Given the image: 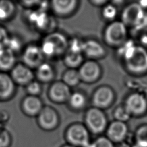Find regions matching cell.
<instances>
[{
    "label": "cell",
    "mask_w": 147,
    "mask_h": 147,
    "mask_svg": "<svg viewBox=\"0 0 147 147\" xmlns=\"http://www.w3.org/2000/svg\"><path fill=\"white\" fill-rule=\"evenodd\" d=\"M78 72L80 77L81 82L87 84H92L100 79L102 75V69L99 63L93 60L84 61L80 67Z\"/></svg>",
    "instance_id": "8"
},
{
    "label": "cell",
    "mask_w": 147,
    "mask_h": 147,
    "mask_svg": "<svg viewBox=\"0 0 147 147\" xmlns=\"http://www.w3.org/2000/svg\"><path fill=\"white\" fill-rule=\"evenodd\" d=\"M127 28L121 21L114 20L109 22L103 33L105 43L111 47H121L127 40Z\"/></svg>",
    "instance_id": "3"
},
{
    "label": "cell",
    "mask_w": 147,
    "mask_h": 147,
    "mask_svg": "<svg viewBox=\"0 0 147 147\" xmlns=\"http://www.w3.org/2000/svg\"><path fill=\"white\" fill-rule=\"evenodd\" d=\"M37 122L42 130L52 131L59 126L60 117L56 109L50 106L45 105L37 116Z\"/></svg>",
    "instance_id": "7"
},
{
    "label": "cell",
    "mask_w": 147,
    "mask_h": 147,
    "mask_svg": "<svg viewBox=\"0 0 147 147\" xmlns=\"http://www.w3.org/2000/svg\"><path fill=\"white\" fill-rule=\"evenodd\" d=\"M83 44L84 41L82 39L78 37H74L69 40L67 51L75 53H83Z\"/></svg>",
    "instance_id": "30"
},
{
    "label": "cell",
    "mask_w": 147,
    "mask_h": 147,
    "mask_svg": "<svg viewBox=\"0 0 147 147\" xmlns=\"http://www.w3.org/2000/svg\"><path fill=\"white\" fill-rule=\"evenodd\" d=\"M84 124L90 133L96 135L105 132L109 125L107 116L103 110L93 106L86 111Z\"/></svg>",
    "instance_id": "4"
},
{
    "label": "cell",
    "mask_w": 147,
    "mask_h": 147,
    "mask_svg": "<svg viewBox=\"0 0 147 147\" xmlns=\"http://www.w3.org/2000/svg\"><path fill=\"white\" fill-rule=\"evenodd\" d=\"M12 137L10 132L3 127H0V147H10Z\"/></svg>",
    "instance_id": "32"
},
{
    "label": "cell",
    "mask_w": 147,
    "mask_h": 147,
    "mask_svg": "<svg viewBox=\"0 0 147 147\" xmlns=\"http://www.w3.org/2000/svg\"><path fill=\"white\" fill-rule=\"evenodd\" d=\"M22 46V43L20 40L16 36H10L9 37L6 47L12 51L14 53H16L17 52L20 51L21 47Z\"/></svg>",
    "instance_id": "33"
},
{
    "label": "cell",
    "mask_w": 147,
    "mask_h": 147,
    "mask_svg": "<svg viewBox=\"0 0 147 147\" xmlns=\"http://www.w3.org/2000/svg\"><path fill=\"white\" fill-rule=\"evenodd\" d=\"M138 4L143 9H147V1H142L138 2Z\"/></svg>",
    "instance_id": "37"
},
{
    "label": "cell",
    "mask_w": 147,
    "mask_h": 147,
    "mask_svg": "<svg viewBox=\"0 0 147 147\" xmlns=\"http://www.w3.org/2000/svg\"><path fill=\"white\" fill-rule=\"evenodd\" d=\"M67 144L75 147H89L90 133L84 123L75 122L69 125L64 133Z\"/></svg>",
    "instance_id": "5"
},
{
    "label": "cell",
    "mask_w": 147,
    "mask_h": 147,
    "mask_svg": "<svg viewBox=\"0 0 147 147\" xmlns=\"http://www.w3.org/2000/svg\"><path fill=\"white\" fill-rule=\"evenodd\" d=\"M25 90L28 95L39 96L42 92L41 83L34 79L25 86Z\"/></svg>",
    "instance_id": "29"
},
{
    "label": "cell",
    "mask_w": 147,
    "mask_h": 147,
    "mask_svg": "<svg viewBox=\"0 0 147 147\" xmlns=\"http://www.w3.org/2000/svg\"><path fill=\"white\" fill-rule=\"evenodd\" d=\"M16 84L10 74L0 72V100L6 101L15 94Z\"/></svg>",
    "instance_id": "18"
},
{
    "label": "cell",
    "mask_w": 147,
    "mask_h": 147,
    "mask_svg": "<svg viewBox=\"0 0 147 147\" xmlns=\"http://www.w3.org/2000/svg\"><path fill=\"white\" fill-rule=\"evenodd\" d=\"M71 88L61 80L51 83L48 90V97L52 102L56 104L67 103L71 94Z\"/></svg>",
    "instance_id": "10"
},
{
    "label": "cell",
    "mask_w": 147,
    "mask_h": 147,
    "mask_svg": "<svg viewBox=\"0 0 147 147\" xmlns=\"http://www.w3.org/2000/svg\"><path fill=\"white\" fill-rule=\"evenodd\" d=\"M16 64L15 53L6 47L0 49V72L10 71Z\"/></svg>",
    "instance_id": "20"
},
{
    "label": "cell",
    "mask_w": 147,
    "mask_h": 147,
    "mask_svg": "<svg viewBox=\"0 0 147 147\" xmlns=\"http://www.w3.org/2000/svg\"><path fill=\"white\" fill-rule=\"evenodd\" d=\"M9 37V36L6 29L4 26L0 25V49L6 47V42Z\"/></svg>",
    "instance_id": "34"
},
{
    "label": "cell",
    "mask_w": 147,
    "mask_h": 147,
    "mask_svg": "<svg viewBox=\"0 0 147 147\" xmlns=\"http://www.w3.org/2000/svg\"><path fill=\"white\" fill-rule=\"evenodd\" d=\"M124 106L131 115L140 116L147 111V99L141 94L132 93L126 99Z\"/></svg>",
    "instance_id": "11"
},
{
    "label": "cell",
    "mask_w": 147,
    "mask_h": 147,
    "mask_svg": "<svg viewBox=\"0 0 147 147\" xmlns=\"http://www.w3.org/2000/svg\"><path fill=\"white\" fill-rule=\"evenodd\" d=\"M107 51L103 45L95 39L84 41L83 55L88 60H96L103 58Z\"/></svg>",
    "instance_id": "15"
},
{
    "label": "cell",
    "mask_w": 147,
    "mask_h": 147,
    "mask_svg": "<svg viewBox=\"0 0 147 147\" xmlns=\"http://www.w3.org/2000/svg\"><path fill=\"white\" fill-rule=\"evenodd\" d=\"M89 2L93 6L96 7H100L103 6L106 3H108V1L106 0H91Z\"/></svg>",
    "instance_id": "36"
},
{
    "label": "cell",
    "mask_w": 147,
    "mask_h": 147,
    "mask_svg": "<svg viewBox=\"0 0 147 147\" xmlns=\"http://www.w3.org/2000/svg\"><path fill=\"white\" fill-rule=\"evenodd\" d=\"M118 48L125 66L129 72L141 75L147 72V50L144 47L135 45L126 40Z\"/></svg>",
    "instance_id": "1"
},
{
    "label": "cell",
    "mask_w": 147,
    "mask_h": 147,
    "mask_svg": "<svg viewBox=\"0 0 147 147\" xmlns=\"http://www.w3.org/2000/svg\"><path fill=\"white\" fill-rule=\"evenodd\" d=\"M41 1H20V3L24 7L30 9L33 7H38Z\"/></svg>",
    "instance_id": "35"
},
{
    "label": "cell",
    "mask_w": 147,
    "mask_h": 147,
    "mask_svg": "<svg viewBox=\"0 0 147 147\" xmlns=\"http://www.w3.org/2000/svg\"><path fill=\"white\" fill-rule=\"evenodd\" d=\"M10 75L16 85L25 87L35 78L32 69L22 63H17L10 71Z\"/></svg>",
    "instance_id": "12"
},
{
    "label": "cell",
    "mask_w": 147,
    "mask_h": 147,
    "mask_svg": "<svg viewBox=\"0 0 147 147\" xmlns=\"http://www.w3.org/2000/svg\"><path fill=\"white\" fill-rule=\"evenodd\" d=\"M61 81L70 88L77 86L81 82L78 70L68 68L63 74Z\"/></svg>",
    "instance_id": "25"
},
{
    "label": "cell",
    "mask_w": 147,
    "mask_h": 147,
    "mask_svg": "<svg viewBox=\"0 0 147 147\" xmlns=\"http://www.w3.org/2000/svg\"><path fill=\"white\" fill-rule=\"evenodd\" d=\"M134 142L137 147H147V125L137 128L134 134Z\"/></svg>",
    "instance_id": "26"
},
{
    "label": "cell",
    "mask_w": 147,
    "mask_h": 147,
    "mask_svg": "<svg viewBox=\"0 0 147 147\" xmlns=\"http://www.w3.org/2000/svg\"><path fill=\"white\" fill-rule=\"evenodd\" d=\"M34 75L37 80L41 83H48L53 82L55 77V71L51 64L44 61L36 69Z\"/></svg>",
    "instance_id": "21"
},
{
    "label": "cell",
    "mask_w": 147,
    "mask_h": 147,
    "mask_svg": "<svg viewBox=\"0 0 147 147\" xmlns=\"http://www.w3.org/2000/svg\"><path fill=\"white\" fill-rule=\"evenodd\" d=\"M127 27L141 30L147 28V13L138 3H133L123 10L121 20Z\"/></svg>",
    "instance_id": "2"
},
{
    "label": "cell",
    "mask_w": 147,
    "mask_h": 147,
    "mask_svg": "<svg viewBox=\"0 0 147 147\" xmlns=\"http://www.w3.org/2000/svg\"><path fill=\"white\" fill-rule=\"evenodd\" d=\"M27 19L30 24L38 30H48V33H49L48 29L53 22L51 21V18L46 11L38 9L30 11L28 15Z\"/></svg>",
    "instance_id": "17"
},
{
    "label": "cell",
    "mask_w": 147,
    "mask_h": 147,
    "mask_svg": "<svg viewBox=\"0 0 147 147\" xmlns=\"http://www.w3.org/2000/svg\"><path fill=\"white\" fill-rule=\"evenodd\" d=\"M79 3L77 0H53L50 2V8L56 16L65 18L76 11Z\"/></svg>",
    "instance_id": "13"
},
{
    "label": "cell",
    "mask_w": 147,
    "mask_h": 147,
    "mask_svg": "<svg viewBox=\"0 0 147 147\" xmlns=\"http://www.w3.org/2000/svg\"><path fill=\"white\" fill-rule=\"evenodd\" d=\"M39 96L27 95L21 101V108L24 114L30 117H37L44 107Z\"/></svg>",
    "instance_id": "16"
},
{
    "label": "cell",
    "mask_w": 147,
    "mask_h": 147,
    "mask_svg": "<svg viewBox=\"0 0 147 147\" xmlns=\"http://www.w3.org/2000/svg\"><path fill=\"white\" fill-rule=\"evenodd\" d=\"M63 62L68 68L77 69L84 62V55L83 53H75L67 51L63 55Z\"/></svg>",
    "instance_id": "23"
},
{
    "label": "cell",
    "mask_w": 147,
    "mask_h": 147,
    "mask_svg": "<svg viewBox=\"0 0 147 147\" xmlns=\"http://www.w3.org/2000/svg\"><path fill=\"white\" fill-rule=\"evenodd\" d=\"M44 38L49 40L53 43L56 51L57 56L64 55L67 52L69 40L63 33L53 31L48 33Z\"/></svg>",
    "instance_id": "19"
},
{
    "label": "cell",
    "mask_w": 147,
    "mask_h": 147,
    "mask_svg": "<svg viewBox=\"0 0 147 147\" xmlns=\"http://www.w3.org/2000/svg\"><path fill=\"white\" fill-rule=\"evenodd\" d=\"M16 6L9 0L0 1V21H6L11 20L16 14Z\"/></svg>",
    "instance_id": "24"
},
{
    "label": "cell",
    "mask_w": 147,
    "mask_h": 147,
    "mask_svg": "<svg viewBox=\"0 0 147 147\" xmlns=\"http://www.w3.org/2000/svg\"><path fill=\"white\" fill-rule=\"evenodd\" d=\"M61 147H75V146H72V145H71L70 144H66L63 145Z\"/></svg>",
    "instance_id": "38"
},
{
    "label": "cell",
    "mask_w": 147,
    "mask_h": 147,
    "mask_svg": "<svg viewBox=\"0 0 147 147\" xmlns=\"http://www.w3.org/2000/svg\"><path fill=\"white\" fill-rule=\"evenodd\" d=\"M45 57L40 45L29 44L24 49L22 53V63L31 69H36L44 62Z\"/></svg>",
    "instance_id": "9"
},
{
    "label": "cell",
    "mask_w": 147,
    "mask_h": 147,
    "mask_svg": "<svg viewBox=\"0 0 147 147\" xmlns=\"http://www.w3.org/2000/svg\"><path fill=\"white\" fill-rule=\"evenodd\" d=\"M89 147H115V145L106 136H100L91 142Z\"/></svg>",
    "instance_id": "31"
},
{
    "label": "cell",
    "mask_w": 147,
    "mask_h": 147,
    "mask_svg": "<svg viewBox=\"0 0 147 147\" xmlns=\"http://www.w3.org/2000/svg\"><path fill=\"white\" fill-rule=\"evenodd\" d=\"M87 103V96L84 93L79 91L72 92L67 102L69 107L74 111L82 110L85 108Z\"/></svg>",
    "instance_id": "22"
},
{
    "label": "cell",
    "mask_w": 147,
    "mask_h": 147,
    "mask_svg": "<svg viewBox=\"0 0 147 147\" xmlns=\"http://www.w3.org/2000/svg\"><path fill=\"white\" fill-rule=\"evenodd\" d=\"M106 136L114 144L123 142L127 137L128 127L125 122L114 120L106 130Z\"/></svg>",
    "instance_id": "14"
},
{
    "label": "cell",
    "mask_w": 147,
    "mask_h": 147,
    "mask_svg": "<svg viewBox=\"0 0 147 147\" xmlns=\"http://www.w3.org/2000/svg\"><path fill=\"white\" fill-rule=\"evenodd\" d=\"M115 98L114 91L110 86L102 85L98 87L93 92L91 103L93 107L103 110L112 105Z\"/></svg>",
    "instance_id": "6"
},
{
    "label": "cell",
    "mask_w": 147,
    "mask_h": 147,
    "mask_svg": "<svg viewBox=\"0 0 147 147\" xmlns=\"http://www.w3.org/2000/svg\"><path fill=\"white\" fill-rule=\"evenodd\" d=\"M101 14L104 20L108 21L110 22H112L114 21L117 14V7L113 3H107L103 6Z\"/></svg>",
    "instance_id": "27"
},
{
    "label": "cell",
    "mask_w": 147,
    "mask_h": 147,
    "mask_svg": "<svg viewBox=\"0 0 147 147\" xmlns=\"http://www.w3.org/2000/svg\"><path fill=\"white\" fill-rule=\"evenodd\" d=\"M113 116L115 120L126 123L130 118L131 115L126 109L124 105H123L119 106L114 109Z\"/></svg>",
    "instance_id": "28"
}]
</instances>
